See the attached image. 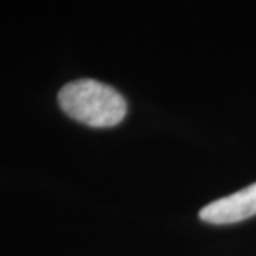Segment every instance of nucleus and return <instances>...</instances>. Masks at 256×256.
<instances>
[{
  "label": "nucleus",
  "instance_id": "nucleus-2",
  "mask_svg": "<svg viewBox=\"0 0 256 256\" xmlns=\"http://www.w3.org/2000/svg\"><path fill=\"white\" fill-rule=\"evenodd\" d=\"M256 215V184L212 202L202 208L200 218L214 225H228L248 220Z\"/></svg>",
  "mask_w": 256,
  "mask_h": 256
},
{
  "label": "nucleus",
  "instance_id": "nucleus-1",
  "mask_svg": "<svg viewBox=\"0 0 256 256\" xmlns=\"http://www.w3.org/2000/svg\"><path fill=\"white\" fill-rule=\"evenodd\" d=\"M63 112L90 128H112L126 118L128 102L119 91L96 80H76L58 92Z\"/></svg>",
  "mask_w": 256,
  "mask_h": 256
}]
</instances>
